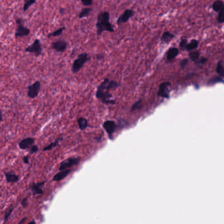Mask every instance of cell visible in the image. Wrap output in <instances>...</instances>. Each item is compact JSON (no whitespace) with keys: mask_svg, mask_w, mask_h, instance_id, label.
<instances>
[{"mask_svg":"<svg viewBox=\"0 0 224 224\" xmlns=\"http://www.w3.org/2000/svg\"><path fill=\"white\" fill-rule=\"evenodd\" d=\"M217 73L222 76L224 77V68L222 65V63L219 62L217 66Z\"/></svg>","mask_w":224,"mask_h":224,"instance_id":"28","label":"cell"},{"mask_svg":"<svg viewBox=\"0 0 224 224\" xmlns=\"http://www.w3.org/2000/svg\"><path fill=\"white\" fill-rule=\"evenodd\" d=\"M34 143H35V139L33 137H27L21 140L18 143V146L21 150H26L28 148H30L34 145Z\"/></svg>","mask_w":224,"mask_h":224,"instance_id":"12","label":"cell"},{"mask_svg":"<svg viewBox=\"0 0 224 224\" xmlns=\"http://www.w3.org/2000/svg\"><path fill=\"white\" fill-rule=\"evenodd\" d=\"M103 127L106 132L107 133L108 138L111 140H113V135L116 132L117 127H118V124H116L114 120H106L103 122Z\"/></svg>","mask_w":224,"mask_h":224,"instance_id":"7","label":"cell"},{"mask_svg":"<svg viewBox=\"0 0 224 224\" xmlns=\"http://www.w3.org/2000/svg\"><path fill=\"white\" fill-rule=\"evenodd\" d=\"M63 139V137H59V138L57 139H56L55 141H53V142L51 143L48 145L45 146L43 149V151L45 152V151H51V149L55 148L56 147H57L58 145H59V143Z\"/></svg>","mask_w":224,"mask_h":224,"instance_id":"17","label":"cell"},{"mask_svg":"<svg viewBox=\"0 0 224 224\" xmlns=\"http://www.w3.org/2000/svg\"><path fill=\"white\" fill-rule=\"evenodd\" d=\"M65 28H66L65 27V26H63V27L57 29V30H55L54 32H51L49 34H47V38H53V37H57L58 36H61V34L63 33V32L65 31Z\"/></svg>","mask_w":224,"mask_h":224,"instance_id":"19","label":"cell"},{"mask_svg":"<svg viewBox=\"0 0 224 224\" xmlns=\"http://www.w3.org/2000/svg\"><path fill=\"white\" fill-rule=\"evenodd\" d=\"M178 53H179V50L177 48L173 47L172 49H170L167 54V58L168 60H172L173 58H175L178 55Z\"/></svg>","mask_w":224,"mask_h":224,"instance_id":"20","label":"cell"},{"mask_svg":"<svg viewBox=\"0 0 224 224\" xmlns=\"http://www.w3.org/2000/svg\"><path fill=\"white\" fill-rule=\"evenodd\" d=\"M15 20L17 25L15 33V38H23V37L28 36L30 33V30L24 25V20L23 18L17 17L16 18Z\"/></svg>","mask_w":224,"mask_h":224,"instance_id":"4","label":"cell"},{"mask_svg":"<svg viewBox=\"0 0 224 224\" xmlns=\"http://www.w3.org/2000/svg\"><path fill=\"white\" fill-rule=\"evenodd\" d=\"M224 5H223V3L220 1V0H218V1H215L214 3V4H213V9H214L215 11H220L221 10H222V8L223 7Z\"/></svg>","mask_w":224,"mask_h":224,"instance_id":"23","label":"cell"},{"mask_svg":"<svg viewBox=\"0 0 224 224\" xmlns=\"http://www.w3.org/2000/svg\"><path fill=\"white\" fill-rule=\"evenodd\" d=\"M218 22L220 23H224V6L222 9V10H221L220 11L219 15H218Z\"/></svg>","mask_w":224,"mask_h":224,"instance_id":"29","label":"cell"},{"mask_svg":"<svg viewBox=\"0 0 224 224\" xmlns=\"http://www.w3.org/2000/svg\"><path fill=\"white\" fill-rule=\"evenodd\" d=\"M97 59H103V58H104V55L100 53V54H98L97 55Z\"/></svg>","mask_w":224,"mask_h":224,"instance_id":"38","label":"cell"},{"mask_svg":"<svg viewBox=\"0 0 224 224\" xmlns=\"http://www.w3.org/2000/svg\"><path fill=\"white\" fill-rule=\"evenodd\" d=\"M38 151H39V147H38V146L36 145H33L30 149V154L36 153Z\"/></svg>","mask_w":224,"mask_h":224,"instance_id":"31","label":"cell"},{"mask_svg":"<svg viewBox=\"0 0 224 224\" xmlns=\"http://www.w3.org/2000/svg\"><path fill=\"white\" fill-rule=\"evenodd\" d=\"M29 223H30H30H36V222H35V221H34V220H33L32 222H30Z\"/></svg>","mask_w":224,"mask_h":224,"instance_id":"42","label":"cell"},{"mask_svg":"<svg viewBox=\"0 0 224 224\" xmlns=\"http://www.w3.org/2000/svg\"><path fill=\"white\" fill-rule=\"evenodd\" d=\"M28 197H25V198H24L22 200V201H21V205H22V206L23 208H26L28 206Z\"/></svg>","mask_w":224,"mask_h":224,"instance_id":"32","label":"cell"},{"mask_svg":"<svg viewBox=\"0 0 224 224\" xmlns=\"http://www.w3.org/2000/svg\"><path fill=\"white\" fill-rule=\"evenodd\" d=\"M110 13L108 11H103L99 14L97 17L96 28L97 34L101 36L103 32L107 31L109 32H114V26L110 23Z\"/></svg>","mask_w":224,"mask_h":224,"instance_id":"2","label":"cell"},{"mask_svg":"<svg viewBox=\"0 0 224 224\" xmlns=\"http://www.w3.org/2000/svg\"><path fill=\"white\" fill-rule=\"evenodd\" d=\"M198 45H199V42L196 40V39H193L190 43L187 45L186 49L189 51L194 49L198 47Z\"/></svg>","mask_w":224,"mask_h":224,"instance_id":"25","label":"cell"},{"mask_svg":"<svg viewBox=\"0 0 224 224\" xmlns=\"http://www.w3.org/2000/svg\"><path fill=\"white\" fill-rule=\"evenodd\" d=\"M90 57L87 53H82L74 61L72 66V72L73 74H76L84 67L85 64L90 61Z\"/></svg>","mask_w":224,"mask_h":224,"instance_id":"3","label":"cell"},{"mask_svg":"<svg viewBox=\"0 0 224 224\" xmlns=\"http://www.w3.org/2000/svg\"><path fill=\"white\" fill-rule=\"evenodd\" d=\"M80 157H69V158L64 160L61 162L58 170L61 171V170L70 169L72 167L78 165L80 162Z\"/></svg>","mask_w":224,"mask_h":224,"instance_id":"6","label":"cell"},{"mask_svg":"<svg viewBox=\"0 0 224 224\" xmlns=\"http://www.w3.org/2000/svg\"><path fill=\"white\" fill-rule=\"evenodd\" d=\"M65 9H64L63 7H61L59 9V11H60V13L61 15H63L64 13H65Z\"/></svg>","mask_w":224,"mask_h":224,"instance_id":"39","label":"cell"},{"mask_svg":"<svg viewBox=\"0 0 224 224\" xmlns=\"http://www.w3.org/2000/svg\"><path fill=\"white\" fill-rule=\"evenodd\" d=\"M81 2L84 6H92L93 5V0H81Z\"/></svg>","mask_w":224,"mask_h":224,"instance_id":"30","label":"cell"},{"mask_svg":"<svg viewBox=\"0 0 224 224\" xmlns=\"http://www.w3.org/2000/svg\"><path fill=\"white\" fill-rule=\"evenodd\" d=\"M212 82V83L213 82L214 83V82H223V80L220 78H216L214 79H212L211 81H210V82Z\"/></svg>","mask_w":224,"mask_h":224,"instance_id":"35","label":"cell"},{"mask_svg":"<svg viewBox=\"0 0 224 224\" xmlns=\"http://www.w3.org/2000/svg\"><path fill=\"white\" fill-rule=\"evenodd\" d=\"M206 60H207V59H206V58H202V59H201V61H200V63H201V64H203L204 63L206 62Z\"/></svg>","mask_w":224,"mask_h":224,"instance_id":"40","label":"cell"},{"mask_svg":"<svg viewBox=\"0 0 224 224\" xmlns=\"http://www.w3.org/2000/svg\"><path fill=\"white\" fill-rule=\"evenodd\" d=\"M68 47V42L65 40H57L53 42L51 44V48L56 52L64 53Z\"/></svg>","mask_w":224,"mask_h":224,"instance_id":"10","label":"cell"},{"mask_svg":"<svg viewBox=\"0 0 224 224\" xmlns=\"http://www.w3.org/2000/svg\"><path fill=\"white\" fill-rule=\"evenodd\" d=\"M25 52L32 53L36 57H38L43 53V49H42V44L39 39H36L34 41L33 44L29 45L25 50Z\"/></svg>","mask_w":224,"mask_h":224,"instance_id":"5","label":"cell"},{"mask_svg":"<svg viewBox=\"0 0 224 224\" xmlns=\"http://www.w3.org/2000/svg\"><path fill=\"white\" fill-rule=\"evenodd\" d=\"M1 122L3 121V114H2V113H1Z\"/></svg>","mask_w":224,"mask_h":224,"instance_id":"41","label":"cell"},{"mask_svg":"<svg viewBox=\"0 0 224 224\" xmlns=\"http://www.w3.org/2000/svg\"><path fill=\"white\" fill-rule=\"evenodd\" d=\"M170 86V83H162L159 87V90L158 92V95L159 96L163 97L168 98L169 97V90L168 87Z\"/></svg>","mask_w":224,"mask_h":224,"instance_id":"14","label":"cell"},{"mask_svg":"<svg viewBox=\"0 0 224 224\" xmlns=\"http://www.w3.org/2000/svg\"><path fill=\"white\" fill-rule=\"evenodd\" d=\"M42 84L39 81H36L28 87L27 95L29 98L34 99L37 97L41 90Z\"/></svg>","mask_w":224,"mask_h":224,"instance_id":"8","label":"cell"},{"mask_svg":"<svg viewBox=\"0 0 224 224\" xmlns=\"http://www.w3.org/2000/svg\"><path fill=\"white\" fill-rule=\"evenodd\" d=\"M4 174L7 183H17L19 181V176L12 172H5Z\"/></svg>","mask_w":224,"mask_h":224,"instance_id":"15","label":"cell"},{"mask_svg":"<svg viewBox=\"0 0 224 224\" xmlns=\"http://www.w3.org/2000/svg\"><path fill=\"white\" fill-rule=\"evenodd\" d=\"M73 170L72 169H67L65 170H61V172H58L57 174H55L54 175V177L53 178V181H57V182H59V181H62L63 180L65 179V178L68 176V175L70 174V173L73 172Z\"/></svg>","mask_w":224,"mask_h":224,"instance_id":"13","label":"cell"},{"mask_svg":"<svg viewBox=\"0 0 224 224\" xmlns=\"http://www.w3.org/2000/svg\"><path fill=\"white\" fill-rule=\"evenodd\" d=\"M187 62H188V61H187V59H184V60H183L182 61H181V66H182V67L183 68H184V67H185V66L187 65Z\"/></svg>","mask_w":224,"mask_h":224,"instance_id":"36","label":"cell"},{"mask_svg":"<svg viewBox=\"0 0 224 224\" xmlns=\"http://www.w3.org/2000/svg\"><path fill=\"white\" fill-rule=\"evenodd\" d=\"M46 181H42L38 183H33L30 185V189H31L32 193L33 195H39V194H43L44 191L43 189L44 186L45 185Z\"/></svg>","mask_w":224,"mask_h":224,"instance_id":"11","label":"cell"},{"mask_svg":"<svg viewBox=\"0 0 224 224\" xmlns=\"http://www.w3.org/2000/svg\"><path fill=\"white\" fill-rule=\"evenodd\" d=\"M36 2V0H25V4H24L23 6V12H26L32 5L35 4Z\"/></svg>","mask_w":224,"mask_h":224,"instance_id":"22","label":"cell"},{"mask_svg":"<svg viewBox=\"0 0 224 224\" xmlns=\"http://www.w3.org/2000/svg\"><path fill=\"white\" fill-rule=\"evenodd\" d=\"M29 158H30V156H25L23 158V162L25 164H29Z\"/></svg>","mask_w":224,"mask_h":224,"instance_id":"34","label":"cell"},{"mask_svg":"<svg viewBox=\"0 0 224 224\" xmlns=\"http://www.w3.org/2000/svg\"><path fill=\"white\" fill-rule=\"evenodd\" d=\"M142 106H143L142 100L139 99V101H137V102H135L134 105H132V106L131 107V109H130V111H131L132 112L137 111L139 110H140V109H141Z\"/></svg>","mask_w":224,"mask_h":224,"instance_id":"21","label":"cell"},{"mask_svg":"<svg viewBox=\"0 0 224 224\" xmlns=\"http://www.w3.org/2000/svg\"><path fill=\"white\" fill-rule=\"evenodd\" d=\"M135 15V11L132 9H126L125 10V11L122 13L121 15H120V17L118 18V19L116 20L117 25H123L124 23H126L130 18L134 17Z\"/></svg>","mask_w":224,"mask_h":224,"instance_id":"9","label":"cell"},{"mask_svg":"<svg viewBox=\"0 0 224 224\" xmlns=\"http://www.w3.org/2000/svg\"><path fill=\"white\" fill-rule=\"evenodd\" d=\"M26 220H27V218H26V217H25V218H23V219L22 220H21L20 221V222H18V223H19V224H23V223H25V222H26Z\"/></svg>","mask_w":224,"mask_h":224,"instance_id":"37","label":"cell"},{"mask_svg":"<svg viewBox=\"0 0 224 224\" xmlns=\"http://www.w3.org/2000/svg\"><path fill=\"white\" fill-rule=\"evenodd\" d=\"M199 55L200 53L198 51H193L189 53V57H190L191 60L194 61V62H196V61L199 59Z\"/></svg>","mask_w":224,"mask_h":224,"instance_id":"27","label":"cell"},{"mask_svg":"<svg viewBox=\"0 0 224 224\" xmlns=\"http://www.w3.org/2000/svg\"><path fill=\"white\" fill-rule=\"evenodd\" d=\"M93 11V9L92 7H86V8H84L81 10V11L80 12L79 15H78V18H84L85 17H87L89 15V14Z\"/></svg>","mask_w":224,"mask_h":224,"instance_id":"18","label":"cell"},{"mask_svg":"<svg viewBox=\"0 0 224 224\" xmlns=\"http://www.w3.org/2000/svg\"><path fill=\"white\" fill-rule=\"evenodd\" d=\"M121 86V84L108 78H105L98 86L95 97L105 105H116V101L113 99V95L110 93L112 89H116Z\"/></svg>","mask_w":224,"mask_h":224,"instance_id":"1","label":"cell"},{"mask_svg":"<svg viewBox=\"0 0 224 224\" xmlns=\"http://www.w3.org/2000/svg\"><path fill=\"white\" fill-rule=\"evenodd\" d=\"M187 39H182V40H181V43H180V47L181 48H185V47L186 48L187 45Z\"/></svg>","mask_w":224,"mask_h":224,"instance_id":"33","label":"cell"},{"mask_svg":"<svg viewBox=\"0 0 224 224\" xmlns=\"http://www.w3.org/2000/svg\"><path fill=\"white\" fill-rule=\"evenodd\" d=\"M174 36L172 34L168 32H164V34L162 35V41L164 42H170L171 39H173Z\"/></svg>","mask_w":224,"mask_h":224,"instance_id":"24","label":"cell"},{"mask_svg":"<svg viewBox=\"0 0 224 224\" xmlns=\"http://www.w3.org/2000/svg\"><path fill=\"white\" fill-rule=\"evenodd\" d=\"M77 122H78V124L80 130H82V131L86 130L87 127L89 126L88 120H87L86 118H84V117L78 118V120H77Z\"/></svg>","mask_w":224,"mask_h":224,"instance_id":"16","label":"cell"},{"mask_svg":"<svg viewBox=\"0 0 224 224\" xmlns=\"http://www.w3.org/2000/svg\"><path fill=\"white\" fill-rule=\"evenodd\" d=\"M13 210H14V207L13 206H11L10 208V209L7 210V212H5V216H4V224L6 223L7 222L8 220H9V217L11 216V215L12 212H13Z\"/></svg>","mask_w":224,"mask_h":224,"instance_id":"26","label":"cell"}]
</instances>
